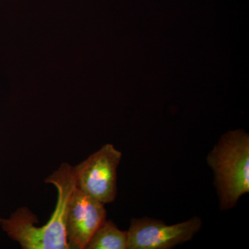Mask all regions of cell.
<instances>
[{
	"mask_svg": "<svg viewBox=\"0 0 249 249\" xmlns=\"http://www.w3.org/2000/svg\"><path fill=\"white\" fill-rule=\"evenodd\" d=\"M106 219L105 204L76 187L70 197L65 222L69 249H85L93 234Z\"/></svg>",
	"mask_w": 249,
	"mask_h": 249,
	"instance_id": "5",
	"label": "cell"
},
{
	"mask_svg": "<svg viewBox=\"0 0 249 249\" xmlns=\"http://www.w3.org/2000/svg\"><path fill=\"white\" fill-rule=\"evenodd\" d=\"M85 249H127V231L121 230L115 223L106 219Z\"/></svg>",
	"mask_w": 249,
	"mask_h": 249,
	"instance_id": "6",
	"label": "cell"
},
{
	"mask_svg": "<svg viewBox=\"0 0 249 249\" xmlns=\"http://www.w3.org/2000/svg\"><path fill=\"white\" fill-rule=\"evenodd\" d=\"M122 152L110 143L103 145L74 166L76 186L103 204L114 202L117 196V169Z\"/></svg>",
	"mask_w": 249,
	"mask_h": 249,
	"instance_id": "3",
	"label": "cell"
},
{
	"mask_svg": "<svg viewBox=\"0 0 249 249\" xmlns=\"http://www.w3.org/2000/svg\"><path fill=\"white\" fill-rule=\"evenodd\" d=\"M45 181L53 185L58 191L56 206L48 222L37 227V216L24 206L9 218L0 217V227L22 249H69L65 222L70 197L76 187L74 167L62 163Z\"/></svg>",
	"mask_w": 249,
	"mask_h": 249,
	"instance_id": "1",
	"label": "cell"
},
{
	"mask_svg": "<svg viewBox=\"0 0 249 249\" xmlns=\"http://www.w3.org/2000/svg\"><path fill=\"white\" fill-rule=\"evenodd\" d=\"M213 172L219 208L228 211L249 193V136L243 129L222 136L206 157Z\"/></svg>",
	"mask_w": 249,
	"mask_h": 249,
	"instance_id": "2",
	"label": "cell"
},
{
	"mask_svg": "<svg viewBox=\"0 0 249 249\" xmlns=\"http://www.w3.org/2000/svg\"><path fill=\"white\" fill-rule=\"evenodd\" d=\"M202 226V219L196 216L173 225L154 218H132L127 230V249H173L193 240Z\"/></svg>",
	"mask_w": 249,
	"mask_h": 249,
	"instance_id": "4",
	"label": "cell"
}]
</instances>
